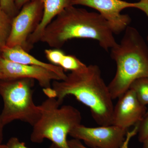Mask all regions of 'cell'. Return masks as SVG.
<instances>
[{
    "label": "cell",
    "mask_w": 148,
    "mask_h": 148,
    "mask_svg": "<svg viewBox=\"0 0 148 148\" xmlns=\"http://www.w3.org/2000/svg\"><path fill=\"white\" fill-rule=\"evenodd\" d=\"M46 95L56 98L60 105L66 96H73L89 108L97 124L112 125L113 100L97 65H89L82 71L71 72L63 80L53 81Z\"/></svg>",
    "instance_id": "1"
},
{
    "label": "cell",
    "mask_w": 148,
    "mask_h": 148,
    "mask_svg": "<svg viewBox=\"0 0 148 148\" xmlns=\"http://www.w3.org/2000/svg\"><path fill=\"white\" fill-rule=\"evenodd\" d=\"M75 38L95 40L107 51L118 43L110 25L100 14L74 5L63 10L48 25L40 41L60 49Z\"/></svg>",
    "instance_id": "2"
},
{
    "label": "cell",
    "mask_w": 148,
    "mask_h": 148,
    "mask_svg": "<svg viewBox=\"0 0 148 148\" xmlns=\"http://www.w3.org/2000/svg\"><path fill=\"white\" fill-rule=\"evenodd\" d=\"M120 42L111 49L116 71L108 85L113 100L119 98L136 79L148 77V45L134 27L128 26Z\"/></svg>",
    "instance_id": "3"
},
{
    "label": "cell",
    "mask_w": 148,
    "mask_h": 148,
    "mask_svg": "<svg viewBox=\"0 0 148 148\" xmlns=\"http://www.w3.org/2000/svg\"><path fill=\"white\" fill-rule=\"evenodd\" d=\"M61 105L56 98H48L39 106L41 116L33 126L31 141L41 143L50 140L58 148H71L67 136L74 127L81 124V114L70 105Z\"/></svg>",
    "instance_id": "4"
},
{
    "label": "cell",
    "mask_w": 148,
    "mask_h": 148,
    "mask_svg": "<svg viewBox=\"0 0 148 148\" xmlns=\"http://www.w3.org/2000/svg\"><path fill=\"white\" fill-rule=\"evenodd\" d=\"M34 82L28 78L0 80V96L3 102L0 121L3 126L15 120L33 126L39 120L40 110L33 98Z\"/></svg>",
    "instance_id": "5"
},
{
    "label": "cell",
    "mask_w": 148,
    "mask_h": 148,
    "mask_svg": "<svg viewBox=\"0 0 148 148\" xmlns=\"http://www.w3.org/2000/svg\"><path fill=\"white\" fill-rule=\"evenodd\" d=\"M84 6L94 9L108 22L114 34H120L129 26L131 19L129 15L122 14L127 8H136L148 17V3L143 1L130 3L123 0H73V5Z\"/></svg>",
    "instance_id": "6"
},
{
    "label": "cell",
    "mask_w": 148,
    "mask_h": 148,
    "mask_svg": "<svg viewBox=\"0 0 148 148\" xmlns=\"http://www.w3.org/2000/svg\"><path fill=\"white\" fill-rule=\"evenodd\" d=\"M43 10V0H32L24 5L12 19L5 46H18L29 52L28 39L40 23Z\"/></svg>",
    "instance_id": "7"
},
{
    "label": "cell",
    "mask_w": 148,
    "mask_h": 148,
    "mask_svg": "<svg viewBox=\"0 0 148 148\" xmlns=\"http://www.w3.org/2000/svg\"><path fill=\"white\" fill-rule=\"evenodd\" d=\"M128 130L113 125L88 127L80 124L74 127L69 135L82 140L91 148H121Z\"/></svg>",
    "instance_id": "8"
},
{
    "label": "cell",
    "mask_w": 148,
    "mask_h": 148,
    "mask_svg": "<svg viewBox=\"0 0 148 148\" xmlns=\"http://www.w3.org/2000/svg\"><path fill=\"white\" fill-rule=\"evenodd\" d=\"M0 70L2 79L28 78L36 80L44 88L51 87V82L62 80L57 74L40 66L18 64L6 60L0 55Z\"/></svg>",
    "instance_id": "9"
},
{
    "label": "cell",
    "mask_w": 148,
    "mask_h": 148,
    "mask_svg": "<svg viewBox=\"0 0 148 148\" xmlns=\"http://www.w3.org/2000/svg\"><path fill=\"white\" fill-rule=\"evenodd\" d=\"M114 107L112 125L128 130L140 122L146 113V106L138 100L135 92L129 89L119 98Z\"/></svg>",
    "instance_id": "10"
},
{
    "label": "cell",
    "mask_w": 148,
    "mask_h": 148,
    "mask_svg": "<svg viewBox=\"0 0 148 148\" xmlns=\"http://www.w3.org/2000/svg\"><path fill=\"white\" fill-rule=\"evenodd\" d=\"M73 0H43V14L42 21L27 41L29 51L35 44L40 41L43 33L47 27L58 14L73 5Z\"/></svg>",
    "instance_id": "11"
},
{
    "label": "cell",
    "mask_w": 148,
    "mask_h": 148,
    "mask_svg": "<svg viewBox=\"0 0 148 148\" xmlns=\"http://www.w3.org/2000/svg\"><path fill=\"white\" fill-rule=\"evenodd\" d=\"M1 55L4 59L15 63L45 68L57 74L62 80L65 79L67 77L65 71L60 66L40 61L18 46L13 47L6 46L3 47L1 48Z\"/></svg>",
    "instance_id": "12"
},
{
    "label": "cell",
    "mask_w": 148,
    "mask_h": 148,
    "mask_svg": "<svg viewBox=\"0 0 148 148\" xmlns=\"http://www.w3.org/2000/svg\"><path fill=\"white\" fill-rule=\"evenodd\" d=\"M129 89L135 92L140 103L144 106L148 105V77L140 78L135 80Z\"/></svg>",
    "instance_id": "13"
},
{
    "label": "cell",
    "mask_w": 148,
    "mask_h": 148,
    "mask_svg": "<svg viewBox=\"0 0 148 148\" xmlns=\"http://www.w3.org/2000/svg\"><path fill=\"white\" fill-rule=\"evenodd\" d=\"M59 66L64 69V71L80 72L86 69L87 66L75 56L66 54L61 60Z\"/></svg>",
    "instance_id": "14"
},
{
    "label": "cell",
    "mask_w": 148,
    "mask_h": 148,
    "mask_svg": "<svg viewBox=\"0 0 148 148\" xmlns=\"http://www.w3.org/2000/svg\"><path fill=\"white\" fill-rule=\"evenodd\" d=\"M12 18L0 8V47L6 45L10 33Z\"/></svg>",
    "instance_id": "15"
},
{
    "label": "cell",
    "mask_w": 148,
    "mask_h": 148,
    "mask_svg": "<svg viewBox=\"0 0 148 148\" xmlns=\"http://www.w3.org/2000/svg\"><path fill=\"white\" fill-rule=\"evenodd\" d=\"M45 56L51 64L59 66L61 60L66 55L64 51L60 49H47L45 50Z\"/></svg>",
    "instance_id": "16"
},
{
    "label": "cell",
    "mask_w": 148,
    "mask_h": 148,
    "mask_svg": "<svg viewBox=\"0 0 148 148\" xmlns=\"http://www.w3.org/2000/svg\"><path fill=\"white\" fill-rule=\"evenodd\" d=\"M0 8L12 19L19 11L16 8L15 0H0Z\"/></svg>",
    "instance_id": "17"
},
{
    "label": "cell",
    "mask_w": 148,
    "mask_h": 148,
    "mask_svg": "<svg viewBox=\"0 0 148 148\" xmlns=\"http://www.w3.org/2000/svg\"><path fill=\"white\" fill-rule=\"evenodd\" d=\"M138 134V140L141 143L148 136V112L139 123Z\"/></svg>",
    "instance_id": "18"
},
{
    "label": "cell",
    "mask_w": 148,
    "mask_h": 148,
    "mask_svg": "<svg viewBox=\"0 0 148 148\" xmlns=\"http://www.w3.org/2000/svg\"><path fill=\"white\" fill-rule=\"evenodd\" d=\"M7 148H29L25 145L23 142H20L16 137H12L9 140L6 144ZM49 148H58L55 145L52 143Z\"/></svg>",
    "instance_id": "19"
},
{
    "label": "cell",
    "mask_w": 148,
    "mask_h": 148,
    "mask_svg": "<svg viewBox=\"0 0 148 148\" xmlns=\"http://www.w3.org/2000/svg\"><path fill=\"white\" fill-rule=\"evenodd\" d=\"M138 125L139 123L135 125L134 128L132 130L127 131L124 142L121 148H128L130 141L131 138L138 134Z\"/></svg>",
    "instance_id": "20"
},
{
    "label": "cell",
    "mask_w": 148,
    "mask_h": 148,
    "mask_svg": "<svg viewBox=\"0 0 148 148\" xmlns=\"http://www.w3.org/2000/svg\"><path fill=\"white\" fill-rule=\"evenodd\" d=\"M68 143L71 148H89L84 145L80 140L74 138L68 140Z\"/></svg>",
    "instance_id": "21"
},
{
    "label": "cell",
    "mask_w": 148,
    "mask_h": 148,
    "mask_svg": "<svg viewBox=\"0 0 148 148\" xmlns=\"http://www.w3.org/2000/svg\"><path fill=\"white\" fill-rule=\"evenodd\" d=\"M32 0H15V4L18 10H20L24 5Z\"/></svg>",
    "instance_id": "22"
},
{
    "label": "cell",
    "mask_w": 148,
    "mask_h": 148,
    "mask_svg": "<svg viewBox=\"0 0 148 148\" xmlns=\"http://www.w3.org/2000/svg\"><path fill=\"white\" fill-rule=\"evenodd\" d=\"M4 126H3L1 121H0V145L2 144L3 140V128Z\"/></svg>",
    "instance_id": "23"
},
{
    "label": "cell",
    "mask_w": 148,
    "mask_h": 148,
    "mask_svg": "<svg viewBox=\"0 0 148 148\" xmlns=\"http://www.w3.org/2000/svg\"><path fill=\"white\" fill-rule=\"evenodd\" d=\"M143 148H148V136L143 143Z\"/></svg>",
    "instance_id": "24"
},
{
    "label": "cell",
    "mask_w": 148,
    "mask_h": 148,
    "mask_svg": "<svg viewBox=\"0 0 148 148\" xmlns=\"http://www.w3.org/2000/svg\"><path fill=\"white\" fill-rule=\"evenodd\" d=\"M0 148H7L5 145H2L1 144L0 145Z\"/></svg>",
    "instance_id": "25"
},
{
    "label": "cell",
    "mask_w": 148,
    "mask_h": 148,
    "mask_svg": "<svg viewBox=\"0 0 148 148\" xmlns=\"http://www.w3.org/2000/svg\"><path fill=\"white\" fill-rule=\"evenodd\" d=\"M2 79V75L1 73V70H0V80Z\"/></svg>",
    "instance_id": "26"
},
{
    "label": "cell",
    "mask_w": 148,
    "mask_h": 148,
    "mask_svg": "<svg viewBox=\"0 0 148 148\" xmlns=\"http://www.w3.org/2000/svg\"><path fill=\"white\" fill-rule=\"evenodd\" d=\"M141 1H143L146 2L148 3V0H140Z\"/></svg>",
    "instance_id": "27"
},
{
    "label": "cell",
    "mask_w": 148,
    "mask_h": 148,
    "mask_svg": "<svg viewBox=\"0 0 148 148\" xmlns=\"http://www.w3.org/2000/svg\"><path fill=\"white\" fill-rule=\"evenodd\" d=\"M1 47H0V55H1Z\"/></svg>",
    "instance_id": "28"
},
{
    "label": "cell",
    "mask_w": 148,
    "mask_h": 148,
    "mask_svg": "<svg viewBox=\"0 0 148 148\" xmlns=\"http://www.w3.org/2000/svg\"><path fill=\"white\" fill-rule=\"evenodd\" d=\"M147 42H148V36L147 37Z\"/></svg>",
    "instance_id": "29"
}]
</instances>
